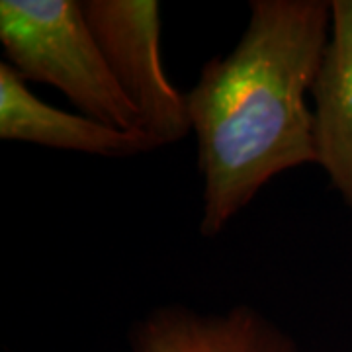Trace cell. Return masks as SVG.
<instances>
[{
  "mask_svg": "<svg viewBox=\"0 0 352 352\" xmlns=\"http://www.w3.org/2000/svg\"><path fill=\"white\" fill-rule=\"evenodd\" d=\"M325 0H252L229 55L186 94L204 176L200 231L214 237L284 170L317 163L311 92L331 39Z\"/></svg>",
  "mask_w": 352,
  "mask_h": 352,
  "instance_id": "cell-1",
  "label": "cell"
},
{
  "mask_svg": "<svg viewBox=\"0 0 352 352\" xmlns=\"http://www.w3.org/2000/svg\"><path fill=\"white\" fill-rule=\"evenodd\" d=\"M0 138L104 157L155 149L139 133L122 131L85 113H69L39 100L8 63L0 65Z\"/></svg>",
  "mask_w": 352,
  "mask_h": 352,
  "instance_id": "cell-4",
  "label": "cell"
},
{
  "mask_svg": "<svg viewBox=\"0 0 352 352\" xmlns=\"http://www.w3.org/2000/svg\"><path fill=\"white\" fill-rule=\"evenodd\" d=\"M331 8V39L311 88L315 151L352 210V0H335Z\"/></svg>",
  "mask_w": 352,
  "mask_h": 352,
  "instance_id": "cell-6",
  "label": "cell"
},
{
  "mask_svg": "<svg viewBox=\"0 0 352 352\" xmlns=\"http://www.w3.org/2000/svg\"><path fill=\"white\" fill-rule=\"evenodd\" d=\"M82 12L155 149L184 138L192 129L188 102L164 73L159 2L87 0Z\"/></svg>",
  "mask_w": 352,
  "mask_h": 352,
  "instance_id": "cell-3",
  "label": "cell"
},
{
  "mask_svg": "<svg viewBox=\"0 0 352 352\" xmlns=\"http://www.w3.org/2000/svg\"><path fill=\"white\" fill-rule=\"evenodd\" d=\"M133 352H298L292 337L249 305L226 315L161 307L131 333Z\"/></svg>",
  "mask_w": 352,
  "mask_h": 352,
  "instance_id": "cell-5",
  "label": "cell"
},
{
  "mask_svg": "<svg viewBox=\"0 0 352 352\" xmlns=\"http://www.w3.org/2000/svg\"><path fill=\"white\" fill-rule=\"evenodd\" d=\"M0 41L8 65L24 80L47 82L88 118L147 138L88 25L82 2L2 0Z\"/></svg>",
  "mask_w": 352,
  "mask_h": 352,
  "instance_id": "cell-2",
  "label": "cell"
}]
</instances>
